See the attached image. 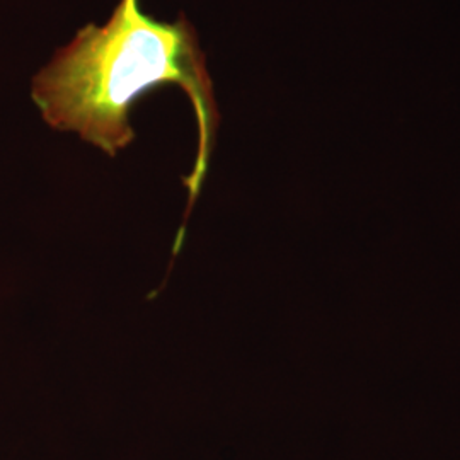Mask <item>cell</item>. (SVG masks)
Instances as JSON below:
<instances>
[{"label": "cell", "mask_w": 460, "mask_h": 460, "mask_svg": "<svg viewBox=\"0 0 460 460\" xmlns=\"http://www.w3.org/2000/svg\"><path fill=\"white\" fill-rule=\"evenodd\" d=\"M165 84L181 87L197 116V163L184 181L190 214L207 178L220 115L207 57L184 14L163 22L147 16L138 0H119L104 26H84L34 75L31 98L49 127L79 133L113 157L135 138V102Z\"/></svg>", "instance_id": "1"}]
</instances>
